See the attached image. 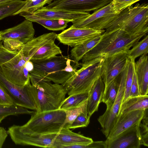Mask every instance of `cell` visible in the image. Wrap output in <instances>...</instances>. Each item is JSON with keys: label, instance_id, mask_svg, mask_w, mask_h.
I'll use <instances>...</instances> for the list:
<instances>
[{"label": "cell", "instance_id": "24", "mask_svg": "<svg viewBox=\"0 0 148 148\" xmlns=\"http://www.w3.org/2000/svg\"><path fill=\"white\" fill-rule=\"evenodd\" d=\"M148 108V95L129 97L121 104L119 114Z\"/></svg>", "mask_w": 148, "mask_h": 148}, {"label": "cell", "instance_id": "16", "mask_svg": "<svg viewBox=\"0 0 148 148\" xmlns=\"http://www.w3.org/2000/svg\"><path fill=\"white\" fill-rule=\"evenodd\" d=\"M139 124L127 129L112 139H106L107 148H140L142 144Z\"/></svg>", "mask_w": 148, "mask_h": 148}, {"label": "cell", "instance_id": "23", "mask_svg": "<svg viewBox=\"0 0 148 148\" xmlns=\"http://www.w3.org/2000/svg\"><path fill=\"white\" fill-rule=\"evenodd\" d=\"M19 14L20 16L24 17L26 19L37 23L49 30L53 31L62 30L68 26L67 24H61L60 22V19L43 18L35 15L32 13L25 12H21Z\"/></svg>", "mask_w": 148, "mask_h": 148}, {"label": "cell", "instance_id": "25", "mask_svg": "<svg viewBox=\"0 0 148 148\" xmlns=\"http://www.w3.org/2000/svg\"><path fill=\"white\" fill-rule=\"evenodd\" d=\"M102 34L73 47L71 51V55L76 64L86 53L99 42L102 38Z\"/></svg>", "mask_w": 148, "mask_h": 148}, {"label": "cell", "instance_id": "31", "mask_svg": "<svg viewBox=\"0 0 148 148\" xmlns=\"http://www.w3.org/2000/svg\"><path fill=\"white\" fill-rule=\"evenodd\" d=\"M55 0H26L22 8L16 13L14 16L21 12L32 13L44 7L46 4H49Z\"/></svg>", "mask_w": 148, "mask_h": 148}, {"label": "cell", "instance_id": "41", "mask_svg": "<svg viewBox=\"0 0 148 148\" xmlns=\"http://www.w3.org/2000/svg\"><path fill=\"white\" fill-rule=\"evenodd\" d=\"M25 67L29 72H31L34 69L33 64L31 61L28 60L25 64Z\"/></svg>", "mask_w": 148, "mask_h": 148}, {"label": "cell", "instance_id": "28", "mask_svg": "<svg viewBox=\"0 0 148 148\" xmlns=\"http://www.w3.org/2000/svg\"><path fill=\"white\" fill-rule=\"evenodd\" d=\"M88 93L75 94L66 98L59 109L65 110L76 107L88 99Z\"/></svg>", "mask_w": 148, "mask_h": 148}, {"label": "cell", "instance_id": "3", "mask_svg": "<svg viewBox=\"0 0 148 148\" xmlns=\"http://www.w3.org/2000/svg\"><path fill=\"white\" fill-rule=\"evenodd\" d=\"M120 29L130 35L146 34L148 32V5L137 3L118 14L104 29L106 32Z\"/></svg>", "mask_w": 148, "mask_h": 148}, {"label": "cell", "instance_id": "33", "mask_svg": "<svg viewBox=\"0 0 148 148\" xmlns=\"http://www.w3.org/2000/svg\"><path fill=\"white\" fill-rule=\"evenodd\" d=\"M135 60L128 58L124 95L123 102L129 97L130 90L132 83L135 71Z\"/></svg>", "mask_w": 148, "mask_h": 148}, {"label": "cell", "instance_id": "7", "mask_svg": "<svg viewBox=\"0 0 148 148\" xmlns=\"http://www.w3.org/2000/svg\"><path fill=\"white\" fill-rule=\"evenodd\" d=\"M27 60L21 49L12 51L2 46L0 51V69L3 75L10 82L25 86L30 82L29 72L25 67Z\"/></svg>", "mask_w": 148, "mask_h": 148}, {"label": "cell", "instance_id": "17", "mask_svg": "<svg viewBox=\"0 0 148 148\" xmlns=\"http://www.w3.org/2000/svg\"><path fill=\"white\" fill-rule=\"evenodd\" d=\"M34 15L39 17L53 19H63L72 23L82 20L90 16L89 12H73L57 10L43 7L34 13Z\"/></svg>", "mask_w": 148, "mask_h": 148}, {"label": "cell", "instance_id": "22", "mask_svg": "<svg viewBox=\"0 0 148 148\" xmlns=\"http://www.w3.org/2000/svg\"><path fill=\"white\" fill-rule=\"evenodd\" d=\"M136 73L140 95L148 93V57L144 54L135 63Z\"/></svg>", "mask_w": 148, "mask_h": 148}, {"label": "cell", "instance_id": "14", "mask_svg": "<svg viewBox=\"0 0 148 148\" xmlns=\"http://www.w3.org/2000/svg\"><path fill=\"white\" fill-rule=\"evenodd\" d=\"M12 141L16 145H31L44 148H53L57 134L33 135L7 130Z\"/></svg>", "mask_w": 148, "mask_h": 148}, {"label": "cell", "instance_id": "29", "mask_svg": "<svg viewBox=\"0 0 148 148\" xmlns=\"http://www.w3.org/2000/svg\"><path fill=\"white\" fill-rule=\"evenodd\" d=\"M148 53V36L146 35L141 40L127 52L128 58L135 60L137 57Z\"/></svg>", "mask_w": 148, "mask_h": 148}, {"label": "cell", "instance_id": "2", "mask_svg": "<svg viewBox=\"0 0 148 148\" xmlns=\"http://www.w3.org/2000/svg\"><path fill=\"white\" fill-rule=\"evenodd\" d=\"M31 116L25 124L21 125H13L8 130L33 135L57 134L62 128L66 118L64 111L60 109L36 112Z\"/></svg>", "mask_w": 148, "mask_h": 148}, {"label": "cell", "instance_id": "34", "mask_svg": "<svg viewBox=\"0 0 148 148\" xmlns=\"http://www.w3.org/2000/svg\"><path fill=\"white\" fill-rule=\"evenodd\" d=\"M148 111L145 110L144 114L139 125L142 145L148 147Z\"/></svg>", "mask_w": 148, "mask_h": 148}, {"label": "cell", "instance_id": "5", "mask_svg": "<svg viewBox=\"0 0 148 148\" xmlns=\"http://www.w3.org/2000/svg\"><path fill=\"white\" fill-rule=\"evenodd\" d=\"M27 86L36 107L42 112L59 109L66 98L67 92L62 84L42 81Z\"/></svg>", "mask_w": 148, "mask_h": 148}, {"label": "cell", "instance_id": "20", "mask_svg": "<svg viewBox=\"0 0 148 148\" xmlns=\"http://www.w3.org/2000/svg\"><path fill=\"white\" fill-rule=\"evenodd\" d=\"M57 34L52 32L44 34L24 44L21 49L23 56L27 60H30L32 56L41 47L47 43L55 42Z\"/></svg>", "mask_w": 148, "mask_h": 148}, {"label": "cell", "instance_id": "12", "mask_svg": "<svg viewBox=\"0 0 148 148\" xmlns=\"http://www.w3.org/2000/svg\"><path fill=\"white\" fill-rule=\"evenodd\" d=\"M127 52L122 51L103 58L101 77L105 88L125 69L128 61Z\"/></svg>", "mask_w": 148, "mask_h": 148}, {"label": "cell", "instance_id": "15", "mask_svg": "<svg viewBox=\"0 0 148 148\" xmlns=\"http://www.w3.org/2000/svg\"><path fill=\"white\" fill-rule=\"evenodd\" d=\"M145 110H138L119 114L106 139H112L127 129L139 125Z\"/></svg>", "mask_w": 148, "mask_h": 148}, {"label": "cell", "instance_id": "37", "mask_svg": "<svg viewBox=\"0 0 148 148\" xmlns=\"http://www.w3.org/2000/svg\"><path fill=\"white\" fill-rule=\"evenodd\" d=\"M3 45L7 49L12 51H20L24 44L14 39L5 38L3 40Z\"/></svg>", "mask_w": 148, "mask_h": 148}, {"label": "cell", "instance_id": "44", "mask_svg": "<svg viewBox=\"0 0 148 148\" xmlns=\"http://www.w3.org/2000/svg\"><path fill=\"white\" fill-rule=\"evenodd\" d=\"M3 118H0V124L1 123L3 119Z\"/></svg>", "mask_w": 148, "mask_h": 148}, {"label": "cell", "instance_id": "27", "mask_svg": "<svg viewBox=\"0 0 148 148\" xmlns=\"http://www.w3.org/2000/svg\"><path fill=\"white\" fill-rule=\"evenodd\" d=\"M25 1L12 0L0 5V20L10 16H14L23 6Z\"/></svg>", "mask_w": 148, "mask_h": 148}, {"label": "cell", "instance_id": "42", "mask_svg": "<svg viewBox=\"0 0 148 148\" xmlns=\"http://www.w3.org/2000/svg\"><path fill=\"white\" fill-rule=\"evenodd\" d=\"M12 0H0V5L7 2Z\"/></svg>", "mask_w": 148, "mask_h": 148}, {"label": "cell", "instance_id": "40", "mask_svg": "<svg viewBox=\"0 0 148 148\" xmlns=\"http://www.w3.org/2000/svg\"><path fill=\"white\" fill-rule=\"evenodd\" d=\"M8 135L5 129L3 127H0V148L2 147Z\"/></svg>", "mask_w": 148, "mask_h": 148}, {"label": "cell", "instance_id": "11", "mask_svg": "<svg viewBox=\"0 0 148 148\" xmlns=\"http://www.w3.org/2000/svg\"><path fill=\"white\" fill-rule=\"evenodd\" d=\"M0 85L13 101L14 105L27 109L36 110V107L28 89L25 86L14 84L7 79L0 69Z\"/></svg>", "mask_w": 148, "mask_h": 148}, {"label": "cell", "instance_id": "4", "mask_svg": "<svg viewBox=\"0 0 148 148\" xmlns=\"http://www.w3.org/2000/svg\"><path fill=\"white\" fill-rule=\"evenodd\" d=\"M68 59L62 55L46 60H30L34 65L33 70L29 72L31 84L42 81L61 84L64 83L76 70L72 73L64 70Z\"/></svg>", "mask_w": 148, "mask_h": 148}, {"label": "cell", "instance_id": "35", "mask_svg": "<svg viewBox=\"0 0 148 148\" xmlns=\"http://www.w3.org/2000/svg\"><path fill=\"white\" fill-rule=\"evenodd\" d=\"M90 116L85 111L80 114L69 126L70 129L86 127L89 123Z\"/></svg>", "mask_w": 148, "mask_h": 148}, {"label": "cell", "instance_id": "21", "mask_svg": "<svg viewBox=\"0 0 148 148\" xmlns=\"http://www.w3.org/2000/svg\"><path fill=\"white\" fill-rule=\"evenodd\" d=\"M105 86L101 77H99L95 81L88 94L86 106V111L91 117L97 111L99 105L101 102Z\"/></svg>", "mask_w": 148, "mask_h": 148}, {"label": "cell", "instance_id": "19", "mask_svg": "<svg viewBox=\"0 0 148 148\" xmlns=\"http://www.w3.org/2000/svg\"><path fill=\"white\" fill-rule=\"evenodd\" d=\"M93 141L91 138L74 132L69 128L62 127L56 134L53 148H66L74 145H88Z\"/></svg>", "mask_w": 148, "mask_h": 148}, {"label": "cell", "instance_id": "10", "mask_svg": "<svg viewBox=\"0 0 148 148\" xmlns=\"http://www.w3.org/2000/svg\"><path fill=\"white\" fill-rule=\"evenodd\" d=\"M113 0H56L46 7L75 12L95 11L111 3Z\"/></svg>", "mask_w": 148, "mask_h": 148}, {"label": "cell", "instance_id": "13", "mask_svg": "<svg viewBox=\"0 0 148 148\" xmlns=\"http://www.w3.org/2000/svg\"><path fill=\"white\" fill-rule=\"evenodd\" d=\"M104 32V29L77 28L71 25L57 34L56 38L63 44L73 47L101 35Z\"/></svg>", "mask_w": 148, "mask_h": 148}, {"label": "cell", "instance_id": "6", "mask_svg": "<svg viewBox=\"0 0 148 148\" xmlns=\"http://www.w3.org/2000/svg\"><path fill=\"white\" fill-rule=\"evenodd\" d=\"M104 58L98 57L82 63L81 67L62 84L69 95L89 93L96 80L101 76Z\"/></svg>", "mask_w": 148, "mask_h": 148}, {"label": "cell", "instance_id": "38", "mask_svg": "<svg viewBox=\"0 0 148 148\" xmlns=\"http://www.w3.org/2000/svg\"><path fill=\"white\" fill-rule=\"evenodd\" d=\"M13 105H14L12 99L0 85V105L9 106Z\"/></svg>", "mask_w": 148, "mask_h": 148}, {"label": "cell", "instance_id": "30", "mask_svg": "<svg viewBox=\"0 0 148 148\" xmlns=\"http://www.w3.org/2000/svg\"><path fill=\"white\" fill-rule=\"evenodd\" d=\"M35 112L31 111L28 109L15 105L6 106L0 105V118L4 119L10 115H18L23 114L32 115Z\"/></svg>", "mask_w": 148, "mask_h": 148}, {"label": "cell", "instance_id": "8", "mask_svg": "<svg viewBox=\"0 0 148 148\" xmlns=\"http://www.w3.org/2000/svg\"><path fill=\"white\" fill-rule=\"evenodd\" d=\"M127 64L124 70L116 77L119 86L118 94L115 102L110 109L106 110L104 113L98 119L101 127V131L106 138L108 136L119 115L123 101Z\"/></svg>", "mask_w": 148, "mask_h": 148}, {"label": "cell", "instance_id": "39", "mask_svg": "<svg viewBox=\"0 0 148 148\" xmlns=\"http://www.w3.org/2000/svg\"><path fill=\"white\" fill-rule=\"evenodd\" d=\"M140 95L137 77L135 71L132 83L130 90L129 97H134Z\"/></svg>", "mask_w": 148, "mask_h": 148}, {"label": "cell", "instance_id": "9", "mask_svg": "<svg viewBox=\"0 0 148 148\" xmlns=\"http://www.w3.org/2000/svg\"><path fill=\"white\" fill-rule=\"evenodd\" d=\"M118 14L114 11L112 2L94 12L86 18L72 23V25L77 28L104 30Z\"/></svg>", "mask_w": 148, "mask_h": 148}, {"label": "cell", "instance_id": "26", "mask_svg": "<svg viewBox=\"0 0 148 148\" xmlns=\"http://www.w3.org/2000/svg\"><path fill=\"white\" fill-rule=\"evenodd\" d=\"M119 82L116 77L105 88L101 102L106 105V110L110 109L116 99L119 90Z\"/></svg>", "mask_w": 148, "mask_h": 148}, {"label": "cell", "instance_id": "32", "mask_svg": "<svg viewBox=\"0 0 148 148\" xmlns=\"http://www.w3.org/2000/svg\"><path fill=\"white\" fill-rule=\"evenodd\" d=\"M87 101V99L76 107L64 110L66 118L62 127L68 128L69 126L80 114L86 111Z\"/></svg>", "mask_w": 148, "mask_h": 148}, {"label": "cell", "instance_id": "1", "mask_svg": "<svg viewBox=\"0 0 148 148\" xmlns=\"http://www.w3.org/2000/svg\"><path fill=\"white\" fill-rule=\"evenodd\" d=\"M102 35L99 42L83 56L82 63L98 57L105 58L122 51H127L146 35H130L120 29L104 32Z\"/></svg>", "mask_w": 148, "mask_h": 148}, {"label": "cell", "instance_id": "36", "mask_svg": "<svg viewBox=\"0 0 148 148\" xmlns=\"http://www.w3.org/2000/svg\"><path fill=\"white\" fill-rule=\"evenodd\" d=\"M141 0H113L112 2L113 9L116 14Z\"/></svg>", "mask_w": 148, "mask_h": 148}, {"label": "cell", "instance_id": "45", "mask_svg": "<svg viewBox=\"0 0 148 148\" xmlns=\"http://www.w3.org/2000/svg\"><path fill=\"white\" fill-rule=\"evenodd\" d=\"M2 40L1 37V32L0 31V41Z\"/></svg>", "mask_w": 148, "mask_h": 148}, {"label": "cell", "instance_id": "43", "mask_svg": "<svg viewBox=\"0 0 148 148\" xmlns=\"http://www.w3.org/2000/svg\"><path fill=\"white\" fill-rule=\"evenodd\" d=\"M3 41L2 40H1L0 41V51H1V47L3 46Z\"/></svg>", "mask_w": 148, "mask_h": 148}, {"label": "cell", "instance_id": "18", "mask_svg": "<svg viewBox=\"0 0 148 148\" xmlns=\"http://www.w3.org/2000/svg\"><path fill=\"white\" fill-rule=\"evenodd\" d=\"M1 32L2 40L13 39L25 44L34 38L35 30L32 22L25 19L18 25Z\"/></svg>", "mask_w": 148, "mask_h": 148}]
</instances>
